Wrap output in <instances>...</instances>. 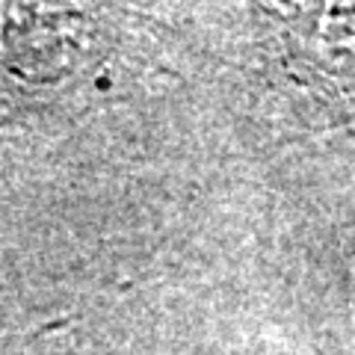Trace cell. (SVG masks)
Returning a JSON list of instances; mask_svg holds the SVG:
<instances>
[{"instance_id":"6da1fadb","label":"cell","mask_w":355,"mask_h":355,"mask_svg":"<svg viewBox=\"0 0 355 355\" xmlns=\"http://www.w3.org/2000/svg\"><path fill=\"white\" fill-rule=\"evenodd\" d=\"M266 83L291 128L335 130L355 121V3L261 6Z\"/></svg>"}]
</instances>
